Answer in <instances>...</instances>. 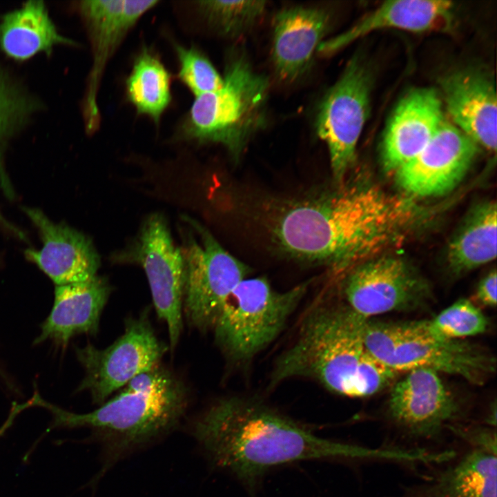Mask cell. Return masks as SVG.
Here are the masks:
<instances>
[{"label":"cell","mask_w":497,"mask_h":497,"mask_svg":"<svg viewBox=\"0 0 497 497\" xmlns=\"http://www.w3.org/2000/svg\"><path fill=\"white\" fill-rule=\"evenodd\" d=\"M333 184L260 198L251 215L282 255L337 274L395 242L420 215L409 199L346 178Z\"/></svg>","instance_id":"6da1fadb"},{"label":"cell","mask_w":497,"mask_h":497,"mask_svg":"<svg viewBox=\"0 0 497 497\" xmlns=\"http://www.w3.org/2000/svg\"><path fill=\"white\" fill-rule=\"evenodd\" d=\"M193 435L217 467L251 487L273 467L305 460L387 462L384 447L333 441L260 399L220 398L195 420Z\"/></svg>","instance_id":"7a4b0ae2"},{"label":"cell","mask_w":497,"mask_h":497,"mask_svg":"<svg viewBox=\"0 0 497 497\" xmlns=\"http://www.w3.org/2000/svg\"><path fill=\"white\" fill-rule=\"evenodd\" d=\"M367 320L346 303L316 304L304 315L295 341L277 358L271 383L304 378L349 398L367 397L391 385L399 373L368 351Z\"/></svg>","instance_id":"3957f363"},{"label":"cell","mask_w":497,"mask_h":497,"mask_svg":"<svg viewBox=\"0 0 497 497\" xmlns=\"http://www.w3.org/2000/svg\"><path fill=\"white\" fill-rule=\"evenodd\" d=\"M188 404L184 383L173 373L157 387L144 391L121 389L111 399L86 413L61 409L35 393L30 406L48 409L50 428L88 427L115 456L132 450L171 431L184 416Z\"/></svg>","instance_id":"277c9868"},{"label":"cell","mask_w":497,"mask_h":497,"mask_svg":"<svg viewBox=\"0 0 497 497\" xmlns=\"http://www.w3.org/2000/svg\"><path fill=\"white\" fill-rule=\"evenodd\" d=\"M222 78L220 88L195 97L179 131L188 140L220 144L238 160L265 126L269 81L240 50L228 56Z\"/></svg>","instance_id":"5b68a950"},{"label":"cell","mask_w":497,"mask_h":497,"mask_svg":"<svg viewBox=\"0 0 497 497\" xmlns=\"http://www.w3.org/2000/svg\"><path fill=\"white\" fill-rule=\"evenodd\" d=\"M364 340L378 360L399 373L426 368L481 385L496 371V359L485 349L464 340L435 337L423 320L395 323L367 320Z\"/></svg>","instance_id":"8992f818"},{"label":"cell","mask_w":497,"mask_h":497,"mask_svg":"<svg viewBox=\"0 0 497 497\" xmlns=\"http://www.w3.org/2000/svg\"><path fill=\"white\" fill-rule=\"evenodd\" d=\"M311 282L279 291L265 277L242 280L226 298L212 329L222 353L242 362L261 352L282 332Z\"/></svg>","instance_id":"52a82bcc"},{"label":"cell","mask_w":497,"mask_h":497,"mask_svg":"<svg viewBox=\"0 0 497 497\" xmlns=\"http://www.w3.org/2000/svg\"><path fill=\"white\" fill-rule=\"evenodd\" d=\"M385 414L397 437L414 449H425L424 443H436L469 424L465 407L440 373L426 368L407 371L393 385Z\"/></svg>","instance_id":"ba28073f"},{"label":"cell","mask_w":497,"mask_h":497,"mask_svg":"<svg viewBox=\"0 0 497 497\" xmlns=\"http://www.w3.org/2000/svg\"><path fill=\"white\" fill-rule=\"evenodd\" d=\"M186 220L200 236L188 237L184 262L183 317L199 331H212L221 309L236 286L248 277V266L226 251L205 227Z\"/></svg>","instance_id":"9c48e42d"},{"label":"cell","mask_w":497,"mask_h":497,"mask_svg":"<svg viewBox=\"0 0 497 497\" xmlns=\"http://www.w3.org/2000/svg\"><path fill=\"white\" fill-rule=\"evenodd\" d=\"M370 75L358 55L324 93L315 113L316 134L327 145L333 182H342L355 160L369 114Z\"/></svg>","instance_id":"30bf717a"},{"label":"cell","mask_w":497,"mask_h":497,"mask_svg":"<svg viewBox=\"0 0 497 497\" xmlns=\"http://www.w3.org/2000/svg\"><path fill=\"white\" fill-rule=\"evenodd\" d=\"M167 349L157 337L146 309L126 320L124 333L106 348L91 344L75 348L85 373L77 391H88L100 405L133 378L160 364Z\"/></svg>","instance_id":"8fae6325"},{"label":"cell","mask_w":497,"mask_h":497,"mask_svg":"<svg viewBox=\"0 0 497 497\" xmlns=\"http://www.w3.org/2000/svg\"><path fill=\"white\" fill-rule=\"evenodd\" d=\"M159 3L156 0H86L76 6L90 45L92 64L82 101L86 132L100 127L97 102L101 81L108 62L141 17Z\"/></svg>","instance_id":"7c38bea8"},{"label":"cell","mask_w":497,"mask_h":497,"mask_svg":"<svg viewBox=\"0 0 497 497\" xmlns=\"http://www.w3.org/2000/svg\"><path fill=\"white\" fill-rule=\"evenodd\" d=\"M133 261L142 265L158 318L166 324L170 348L175 349L183 329L184 262L160 214L148 217L132 248Z\"/></svg>","instance_id":"4fadbf2b"},{"label":"cell","mask_w":497,"mask_h":497,"mask_svg":"<svg viewBox=\"0 0 497 497\" xmlns=\"http://www.w3.org/2000/svg\"><path fill=\"white\" fill-rule=\"evenodd\" d=\"M346 304L364 318L415 310L425 304V283L402 260L383 257L350 269L344 281Z\"/></svg>","instance_id":"5bb4252c"},{"label":"cell","mask_w":497,"mask_h":497,"mask_svg":"<svg viewBox=\"0 0 497 497\" xmlns=\"http://www.w3.org/2000/svg\"><path fill=\"white\" fill-rule=\"evenodd\" d=\"M477 152L478 145L445 119L426 146L395 172L396 181L414 196L441 195L461 182Z\"/></svg>","instance_id":"9a60e30c"},{"label":"cell","mask_w":497,"mask_h":497,"mask_svg":"<svg viewBox=\"0 0 497 497\" xmlns=\"http://www.w3.org/2000/svg\"><path fill=\"white\" fill-rule=\"evenodd\" d=\"M332 18L331 10L320 5L291 6L275 14L271 58L280 80L291 83L307 72Z\"/></svg>","instance_id":"2e32d148"},{"label":"cell","mask_w":497,"mask_h":497,"mask_svg":"<svg viewBox=\"0 0 497 497\" xmlns=\"http://www.w3.org/2000/svg\"><path fill=\"white\" fill-rule=\"evenodd\" d=\"M23 210L37 228L43 244L40 250L27 249L25 255L56 286L84 282L97 275L100 260L87 236L66 224L55 223L39 209Z\"/></svg>","instance_id":"e0dca14e"},{"label":"cell","mask_w":497,"mask_h":497,"mask_svg":"<svg viewBox=\"0 0 497 497\" xmlns=\"http://www.w3.org/2000/svg\"><path fill=\"white\" fill-rule=\"evenodd\" d=\"M444 120L436 90L423 88L407 93L394 108L383 134L381 154L385 168L395 173L416 156Z\"/></svg>","instance_id":"ac0fdd59"},{"label":"cell","mask_w":497,"mask_h":497,"mask_svg":"<svg viewBox=\"0 0 497 497\" xmlns=\"http://www.w3.org/2000/svg\"><path fill=\"white\" fill-rule=\"evenodd\" d=\"M447 111L454 125L490 152L496 149V92L486 73L465 70L441 81Z\"/></svg>","instance_id":"d6986e66"},{"label":"cell","mask_w":497,"mask_h":497,"mask_svg":"<svg viewBox=\"0 0 497 497\" xmlns=\"http://www.w3.org/2000/svg\"><path fill=\"white\" fill-rule=\"evenodd\" d=\"M391 497H496V452L468 447Z\"/></svg>","instance_id":"ffe728a7"},{"label":"cell","mask_w":497,"mask_h":497,"mask_svg":"<svg viewBox=\"0 0 497 497\" xmlns=\"http://www.w3.org/2000/svg\"><path fill=\"white\" fill-rule=\"evenodd\" d=\"M110 289L108 281L98 275L84 282L55 286L52 308L35 344L52 340L66 346L76 335H95Z\"/></svg>","instance_id":"44dd1931"},{"label":"cell","mask_w":497,"mask_h":497,"mask_svg":"<svg viewBox=\"0 0 497 497\" xmlns=\"http://www.w3.org/2000/svg\"><path fill=\"white\" fill-rule=\"evenodd\" d=\"M452 3L448 1L398 0L383 3L351 28L324 40L317 52L331 55L369 33L386 28L425 32L447 28L451 21Z\"/></svg>","instance_id":"7402d4cb"},{"label":"cell","mask_w":497,"mask_h":497,"mask_svg":"<svg viewBox=\"0 0 497 497\" xmlns=\"http://www.w3.org/2000/svg\"><path fill=\"white\" fill-rule=\"evenodd\" d=\"M58 45L77 43L58 31L43 1H29L0 19V48L10 58L25 61L37 53L50 55Z\"/></svg>","instance_id":"603a6c76"},{"label":"cell","mask_w":497,"mask_h":497,"mask_svg":"<svg viewBox=\"0 0 497 497\" xmlns=\"http://www.w3.org/2000/svg\"><path fill=\"white\" fill-rule=\"evenodd\" d=\"M496 204L492 201L470 213L448 246V263L454 273L471 271L496 258Z\"/></svg>","instance_id":"cb8c5ba5"},{"label":"cell","mask_w":497,"mask_h":497,"mask_svg":"<svg viewBox=\"0 0 497 497\" xmlns=\"http://www.w3.org/2000/svg\"><path fill=\"white\" fill-rule=\"evenodd\" d=\"M170 75L159 58L146 47L135 57L126 81V95L137 115L159 126L172 100Z\"/></svg>","instance_id":"d4e9b609"},{"label":"cell","mask_w":497,"mask_h":497,"mask_svg":"<svg viewBox=\"0 0 497 497\" xmlns=\"http://www.w3.org/2000/svg\"><path fill=\"white\" fill-rule=\"evenodd\" d=\"M41 107L40 101L0 66V188L10 199L15 194L5 165L8 144Z\"/></svg>","instance_id":"484cf974"},{"label":"cell","mask_w":497,"mask_h":497,"mask_svg":"<svg viewBox=\"0 0 497 497\" xmlns=\"http://www.w3.org/2000/svg\"><path fill=\"white\" fill-rule=\"evenodd\" d=\"M194 9L216 34L236 38L253 28L263 17L266 1H197Z\"/></svg>","instance_id":"4316f807"},{"label":"cell","mask_w":497,"mask_h":497,"mask_svg":"<svg viewBox=\"0 0 497 497\" xmlns=\"http://www.w3.org/2000/svg\"><path fill=\"white\" fill-rule=\"evenodd\" d=\"M423 322L431 335L447 340H463L479 335L488 327V320L481 310L465 298L457 300L433 319Z\"/></svg>","instance_id":"83f0119b"},{"label":"cell","mask_w":497,"mask_h":497,"mask_svg":"<svg viewBox=\"0 0 497 497\" xmlns=\"http://www.w3.org/2000/svg\"><path fill=\"white\" fill-rule=\"evenodd\" d=\"M173 46L179 64L177 77L195 97L222 86V76L202 50L193 45Z\"/></svg>","instance_id":"f1b7e54d"},{"label":"cell","mask_w":497,"mask_h":497,"mask_svg":"<svg viewBox=\"0 0 497 497\" xmlns=\"http://www.w3.org/2000/svg\"><path fill=\"white\" fill-rule=\"evenodd\" d=\"M496 271L494 269L485 275L479 282L476 293V300L482 306L495 307L496 305Z\"/></svg>","instance_id":"f546056e"},{"label":"cell","mask_w":497,"mask_h":497,"mask_svg":"<svg viewBox=\"0 0 497 497\" xmlns=\"http://www.w3.org/2000/svg\"><path fill=\"white\" fill-rule=\"evenodd\" d=\"M0 223L2 224L3 226H5L7 228L11 230L14 233H16L17 235H19L20 237H23V235H21V232L18 231L15 227L12 226L10 224H9L6 220L2 217V215L0 213Z\"/></svg>","instance_id":"4dcf8cb0"}]
</instances>
